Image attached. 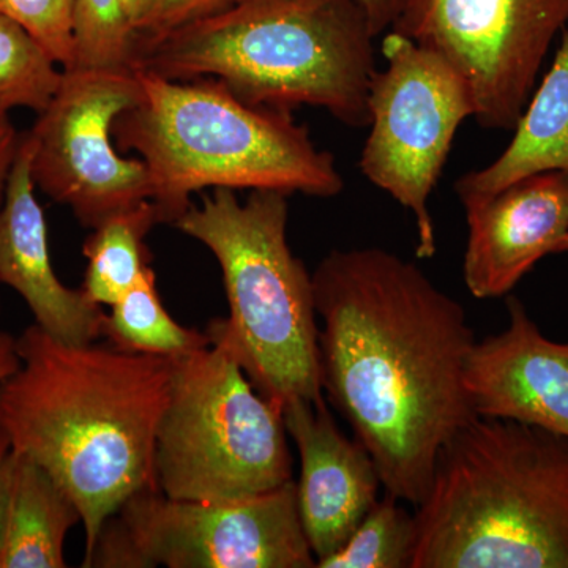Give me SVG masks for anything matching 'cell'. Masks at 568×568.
Segmentation results:
<instances>
[{
    "label": "cell",
    "mask_w": 568,
    "mask_h": 568,
    "mask_svg": "<svg viewBox=\"0 0 568 568\" xmlns=\"http://www.w3.org/2000/svg\"><path fill=\"white\" fill-rule=\"evenodd\" d=\"M321 383L369 452L388 495L417 507L440 450L478 417L465 308L387 250H334L312 275Z\"/></svg>",
    "instance_id": "1"
},
{
    "label": "cell",
    "mask_w": 568,
    "mask_h": 568,
    "mask_svg": "<svg viewBox=\"0 0 568 568\" xmlns=\"http://www.w3.org/2000/svg\"><path fill=\"white\" fill-rule=\"evenodd\" d=\"M17 346L20 366L0 381V432L80 508L88 559L104 521L156 488V429L174 358L108 342L70 345L37 324Z\"/></svg>",
    "instance_id": "2"
},
{
    "label": "cell",
    "mask_w": 568,
    "mask_h": 568,
    "mask_svg": "<svg viewBox=\"0 0 568 568\" xmlns=\"http://www.w3.org/2000/svg\"><path fill=\"white\" fill-rule=\"evenodd\" d=\"M375 39L358 0H237L138 44L134 69L174 81L215 78L246 103L323 108L362 129Z\"/></svg>",
    "instance_id": "3"
},
{
    "label": "cell",
    "mask_w": 568,
    "mask_h": 568,
    "mask_svg": "<svg viewBox=\"0 0 568 568\" xmlns=\"http://www.w3.org/2000/svg\"><path fill=\"white\" fill-rule=\"evenodd\" d=\"M410 568H568V437L476 417L440 450Z\"/></svg>",
    "instance_id": "4"
},
{
    "label": "cell",
    "mask_w": 568,
    "mask_h": 568,
    "mask_svg": "<svg viewBox=\"0 0 568 568\" xmlns=\"http://www.w3.org/2000/svg\"><path fill=\"white\" fill-rule=\"evenodd\" d=\"M141 99L114 122V140L151 178L160 222L173 224L207 189L332 197L345 181L293 112L256 106L215 78L174 81L136 69Z\"/></svg>",
    "instance_id": "5"
},
{
    "label": "cell",
    "mask_w": 568,
    "mask_h": 568,
    "mask_svg": "<svg viewBox=\"0 0 568 568\" xmlns=\"http://www.w3.org/2000/svg\"><path fill=\"white\" fill-rule=\"evenodd\" d=\"M287 220V194L256 190L241 203L234 190L213 189L173 223L222 268L230 316L209 323L211 345L282 407L324 399L313 278L291 250Z\"/></svg>",
    "instance_id": "6"
},
{
    "label": "cell",
    "mask_w": 568,
    "mask_h": 568,
    "mask_svg": "<svg viewBox=\"0 0 568 568\" xmlns=\"http://www.w3.org/2000/svg\"><path fill=\"white\" fill-rule=\"evenodd\" d=\"M283 407L253 386L223 347L174 358L156 429V489L174 499L260 496L293 478Z\"/></svg>",
    "instance_id": "7"
},
{
    "label": "cell",
    "mask_w": 568,
    "mask_h": 568,
    "mask_svg": "<svg viewBox=\"0 0 568 568\" xmlns=\"http://www.w3.org/2000/svg\"><path fill=\"white\" fill-rule=\"evenodd\" d=\"M82 567L313 568L295 481L234 500L174 499L156 488L104 521Z\"/></svg>",
    "instance_id": "8"
},
{
    "label": "cell",
    "mask_w": 568,
    "mask_h": 568,
    "mask_svg": "<svg viewBox=\"0 0 568 568\" xmlns=\"http://www.w3.org/2000/svg\"><path fill=\"white\" fill-rule=\"evenodd\" d=\"M387 65L369 85V134L362 174L413 213L416 254L432 260L436 230L429 212L435 190L474 102L466 82L437 52L390 29L384 37Z\"/></svg>",
    "instance_id": "9"
},
{
    "label": "cell",
    "mask_w": 568,
    "mask_h": 568,
    "mask_svg": "<svg viewBox=\"0 0 568 568\" xmlns=\"http://www.w3.org/2000/svg\"><path fill=\"white\" fill-rule=\"evenodd\" d=\"M567 24L568 0H406L392 29L454 67L478 125L510 132Z\"/></svg>",
    "instance_id": "10"
},
{
    "label": "cell",
    "mask_w": 568,
    "mask_h": 568,
    "mask_svg": "<svg viewBox=\"0 0 568 568\" xmlns=\"http://www.w3.org/2000/svg\"><path fill=\"white\" fill-rule=\"evenodd\" d=\"M140 99L136 69H63L29 132L36 185L89 230L152 201L145 163L125 159L112 142L115 119Z\"/></svg>",
    "instance_id": "11"
},
{
    "label": "cell",
    "mask_w": 568,
    "mask_h": 568,
    "mask_svg": "<svg viewBox=\"0 0 568 568\" xmlns=\"http://www.w3.org/2000/svg\"><path fill=\"white\" fill-rule=\"evenodd\" d=\"M283 416L301 457L298 517L317 564L353 536L379 499L383 480L369 452L339 432L325 399H294Z\"/></svg>",
    "instance_id": "12"
},
{
    "label": "cell",
    "mask_w": 568,
    "mask_h": 568,
    "mask_svg": "<svg viewBox=\"0 0 568 568\" xmlns=\"http://www.w3.org/2000/svg\"><path fill=\"white\" fill-rule=\"evenodd\" d=\"M463 278L476 298L504 297L568 233V173L530 175L465 207Z\"/></svg>",
    "instance_id": "13"
},
{
    "label": "cell",
    "mask_w": 568,
    "mask_h": 568,
    "mask_svg": "<svg viewBox=\"0 0 568 568\" xmlns=\"http://www.w3.org/2000/svg\"><path fill=\"white\" fill-rule=\"evenodd\" d=\"M508 325L473 347L465 384L478 417L508 418L568 437V342L541 334L517 297Z\"/></svg>",
    "instance_id": "14"
},
{
    "label": "cell",
    "mask_w": 568,
    "mask_h": 568,
    "mask_svg": "<svg viewBox=\"0 0 568 568\" xmlns=\"http://www.w3.org/2000/svg\"><path fill=\"white\" fill-rule=\"evenodd\" d=\"M33 142L22 133L6 196L0 204V284L21 295L39 325L55 339L88 345L102 338L106 312L81 290H71L52 267L48 224L36 196Z\"/></svg>",
    "instance_id": "15"
},
{
    "label": "cell",
    "mask_w": 568,
    "mask_h": 568,
    "mask_svg": "<svg viewBox=\"0 0 568 568\" xmlns=\"http://www.w3.org/2000/svg\"><path fill=\"white\" fill-rule=\"evenodd\" d=\"M514 132V140L495 162L455 182L463 207L530 175L568 173V31Z\"/></svg>",
    "instance_id": "16"
},
{
    "label": "cell",
    "mask_w": 568,
    "mask_h": 568,
    "mask_svg": "<svg viewBox=\"0 0 568 568\" xmlns=\"http://www.w3.org/2000/svg\"><path fill=\"white\" fill-rule=\"evenodd\" d=\"M80 508L33 459L11 448L0 525V568L67 567L65 540Z\"/></svg>",
    "instance_id": "17"
},
{
    "label": "cell",
    "mask_w": 568,
    "mask_h": 568,
    "mask_svg": "<svg viewBox=\"0 0 568 568\" xmlns=\"http://www.w3.org/2000/svg\"><path fill=\"white\" fill-rule=\"evenodd\" d=\"M159 223L155 205L145 201L93 227L82 246L88 267L81 286L92 302L111 306L140 282L152 263L145 235Z\"/></svg>",
    "instance_id": "18"
},
{
    "label": "cell",
    "mask_w": 568,
    "mask_h": 568,
    "mask_svg": "<svg viewBox=\"0 0 568 568\" xmlns=\"http://www.w3.org/2000/svg\"><path fill=\"white\" fill-rule=\"evenodd\" d=\"M110 308L102 336L125 353L178 358L211 345L205 331L183 327L166 312L152 267Z\"/></svg>",
    "instance_id": "19"
},
{
    "label": "cell",
    "mask_w": 568,
    "mask_h": 568,
    "mask_svg": "<svg viewBox=\"0 0 568 568\" xmlns=\"http://www.w3.org/2000/svg\"><path fill=\"white\" fill-rule=\"evenodd\" d=\"M63 69L20 22L0 13V112H41L61 85Z\"/></svg>",
    "instance_id": "20"
},
{
    "label": "cell",
    "mask_w": 568,
    "mask_h": 568,
    "mask_svg": "<svg viewBox=\"0 0 568 568\" xmlns=\"http://www.w3.org/2000/svg\"><path fill=\"white\" fill-rule=\"evenodd\" d=\"M388 495L377 499L345 545L317 568H410L417 545L416 514Z\"/></svg>",
    "instance_id": "21"
},
{
    "label": "cell",
    "mask_w": 568,
    "mask_h": 568,
    "mask_svg": "<svg viewBox=\"0 0 568 568\" xmlns=\"http://www.w3.org/2000/svg\"><path fill=\"white\" fill-rule=\"evenodd\" d=\"M69 69H134V32L122 0H71Z\"/></svg>",
    "instance_id": "22"
},
{
    "label": "cell",
    "mask_w": 568,
    "mask_h": 568,
    "mask_svg": "<svg viewBox=\"0 0 568 568\" xmlns=\"http://www.w3.org/2000/svg\"><path fill=\"white\" fill-rule=\"evenodd\" d=\"M0 13L20 22L69 69L73 62L71 0H0Z\"/></svg>",
    "instance_id": "23"
},
{
    "label": "cell",
    "mask_w": 568,
    "mask_h": 568,
    "mask_svg": "<svg viewBox=\"0 0 568 568\" xmlns=\"http://www.w3.org/2000/svg\"><path fill=\"white\" fill-rule=\"evenodd\" d=\"M237 0H159L152 13L134 36L136 47L144 41L156 39L181 28L186 22L200 20L207 14L233 6ZM136 52V48H134Z\"/></svg>",
    "instance_id": "24"
},
{
    "label": "cell",
    "mask_w": 568,
    "mask_h": 568,
    "mask_svg": "<svg viewBox=\"0 0 568 568\" xmlns=\"http://www.w3.org/2000/svg\"><path fill=\"white\" fill-rule=\"evenodd\" d=\"M22 133L18 132L7 112H0V204L6 196L11 168L20 151Z\"/></svg>",
    "instance_id": "25"
},
{
    "label": "cell",
    "mask_w": 568,
    "mask_h": 568,
    "mask_svg": "<svg viewBox=\"0 0 568 568\" xmlns=\"http://www.w3.org/2000/svg\"><path fill=\"white\" fill-rule=\"evenodd\" d=\"M406 0H358L375 37L394 28Z\"/></svg>",
    "instance_id": "26"
},
{
    "label": "cell",
    "mask_w": 568,
    "mask_h": 568,
    "mask_svg": "<svg viewBox=\"0 0 568 568\" xmlns=\"http://www.w3.org/2000/svg\"><path fill=\"white\" fill-rule=\"evenodd\" d=\"M20 366L17 338L7 332L0 331V381L10 376Z\"/></svg>",
    "instance_id": "27"
},
{
    "label": "cell",
    "mask_w": 568,
    "mask_h": 568,
    "mask_svg": "<svg viewBox=\"0 0 568 568\" xmlns=\"http://www.w3.org/2000/svg\"><path fill=\"white\" fill-rule=\"evenodd\" d=\"M156 2L159 0H122L123 10H125L126 18H129L130 24H132L134 36L140 31L144 21L148 20L149 14L152 13Z\"/></svg>",
    "instance_id": "28"
},
{
    "label": "cell",
    "mask_w": 568,
    "mask_h": 568,
    "mask_svg": "<svg viewBox=\"0 0 568 568\" xmlns=\"http://www.w3.org/2000/svg\"><path fill=\"white\" fill-rule=\"evenodd\" d=\"M10 452V440L0 432V525H2L3 499H6V470Z\"/></svg>",
    "instance_id": "29"
},
{
    "label": "cell",
    "mask_w": 568,
    "mask_h": 568,
    "mask_svg": "<svg viewBox=\"0 0 568 568\" xmlns=\"http://www.w3.org/2000/svg\"><path fill=\"white\" fill-rule=\"evenodd\" d=\"M558 253L568 254V233L566 234V237L562 239V242H560Z\"/></svg>",
    "instance_id": "30"
}]
</instances>
